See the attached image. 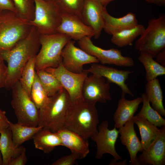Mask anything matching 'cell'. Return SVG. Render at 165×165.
Wrapping results in <instances>:
<instances>
[{"label": "cell", "mask_w": 165, "mask_h": 165, "mask_svg": "<svg viewBox=\"0 0 165 165\" xmlns=\"http://www.w3.org/2000/svg\"><path fill=\"white\" fill-rule=\"evenodd\" d=\"M40 34L32 26L29 34L11 49L0 52V55L7 63V73L5 87L11 89L20 78L28 61L36 55L40 46Z\"/></svg>", "instance_id": "1"}, {"label": "cell", "mask_w": 165, "mask_h": 165, "mask_svg": "<svg viewBox=\"0 0 165 165\" xmlns=\"http://www.w3.org/2000/svg\"><path fill=\"white\" fill-rule=\"evenodd\" d=\"M99 122L95 105L82 99L72 101L64 128L88 140L97 132Z\"/></svg>", "instance_id": "2"}, {"label": "cell", "mask_w": 165, "mask_h": 165, "mask_svg": "<svg viewBox=\"0 0 165 165\" xmlns=\"http://www.w3.org/2000/svg\"><path fill=\"white\" fill-rule=\"evenodd\" d=\"M71 103L68 94L64 88L50 97L47 104L39 109L38 126L54 132L64 128Z\"/></svg>", "instance_id": "3"}, {"label": "cell", "mask_w": 165, "mask_h": 165, "mask_svg": "<svg viewBox=\"0 0 165 165\" xmlns=\"http://www.w3.org/2000/svg\"><path fill=\"white\" fill-rule=\"evenodd\" d=\"M29 22L15 12L0 10V52L11 49L27 36L32 27Z\"/></svg>", "instance_id": "4"}, {"label": "cell", "mask_w": 165, "mask_h": 165, "mask_svg": "<svg viewBox=\"0 0 165 165\" xmlns=\"http://www.w3.org/2000/svg\"><path fill=\"white\" fill-rule=\"evenodd\" d=\"M70 40L71 38L68 36L59 33L40 35L41 47L36 56L35 71L50 67L56 68L62 64V50Z\"/></svg>", "instance_id": "5"}, {"label": "cell", "mask_w": 165, "mask_h": 165, "mask_svg": "<svg viewBox=\"0 0 165 165\" xmlns=\"http://www.w3.org/2000/svg\"><path fill=\"white\" fill-rule=\"evenodd\" d=\"M136 42L135 48L147 53L153 57L165 48V15L151 19L147 27Z\"/></svg>", "instance_id": "6"}, {"label": "cell", "mask_w": 165, "mask_h": 165, "mask_svg": "<svg viewBox=\"0 0 165 165\" xmlns=\"http://www.w3.org/2000/svg\"><path fill=\"white\" fill-rule=\"evenodd\" d=\"M35 10L33 19L29 21L40 35L57 33L61 21V12L54 0H33Z\"/></svg>", "instance_id": "7"}, {"label": "cell", "mask_w": 165, "mask_h": 165, "mask_svg": "<svg viewBox=\"0 0 165 165\" xmlns=\"http://www.w3.org/2000/svg\"><path fill=\"white\" fill-rule=\"evenodd\" d=\"M11 106L14 109L17 123L26 126H38L39 110L17 81L12 86Z\"/></svg>", "instance_id": "8"}, {"label": "cell", "mask_w": 165, "mask_h": 165, "mask_svg": "<svg viewBox=\"0 0 165 165\" xmlns=\"http://www.w3.org/2000/svg\"><path fill=\"white\" fill-rule=\"evenodd\" d=\"M91 38L89 37H85L78 41V44L80 48L96 57L101 64L127 67L134 65L133 59L123 56L120 50L113 48L103 49L94 45Z\"/></svg>", "instance_id": "9"}, {"label": "cell", "mask_w": 165, "mask_h": 165, "mask_svg": "<svg viewBox=\"0 0 165 165\" xmlns=\"http://www.w3.org/2000/svg\"><path fill=\"white\" fill-rule=\"evenodd\" d=\"M44 70L57 79L67 92L72 102L83 99L82 87L88 75L87 72L84 70L79 73L72 72L65 68L62 63L57 67L48 68Z\"/></svg>", "instance_id": "10"}, {"label": "cell", "mask_w": 165, "mask_h": 165, "mask_svg": "<svg viewBox=\"0 0 165 165\" xmlns=\"http://www.w3.org/2000/svg\"><path fill=\"white\" fill-rule=\"evenodd\" d=\"M108 125V121H103L97 128V133L90 138L96 145L95 158L101 159L104 155L107 153L111 155L116 161L121 160L122 157L117 152L115 148L119 131L115 127L109 129Z\"/></svg>", "instance_id": "11"}, {"label": "cell", "mask_w": 165, "mask_h": 165, "mask_svg": "<svg viewBox=\"0 0 165 165\" xmlns=\"http://www.w3.org/2000/svg\"><path fill=\"white\" fill-rule=\"evenodd\" d=\"M110 90V83L105 78L92 74L88 75L83 82V99L94 105L97 102L105 103L112 99Z\"/></svg>", "instance_id": "12"}, {"label": "cell", "mask_w": 165, "mask_h": 165, "mask_svg": "<svg viewBox=\"0 0 165 165\" xmlns=\"http://www.w3.org/2000/svg\"><path fill=\"white\" fill-rule=\"evenodd\" d=\"M75 42V41L70 40L62 50V64L65 68L72 72L79 73L83 71L85 64L99 63L96 57L76 47Z\"/></svg>", "instance_id": "13"}, {"label": "cell", "mask_w": 165, "mask_h": 165, "mask_svg": "<svg viewBox=\"0 0 165 165\" xmlns=\"http://www.w3.org/2000/svg\"><path fill=\"white\" fill-rule=\"evenodd\" d=\"M61 21L57 29V33L62 34L74 41L86 37H94L93 29L85 24L79 16L71 14L61 12Z\"/></svg>", "instance_id": "14"}, {"label": "cell", "mask_w": 165, "mask_h": 165, "mask_svg": "<svg viewBox=\"0 0 165 165\" xmlns=\"http://www.w3.org/2000/svg\"><path fill=\"white\" fill-rule=\"evenodd\" d=\"M88 73H90L107 79L109 83H114L118 85L122 90L121 97H125L126 94L134 96L126 83L129 75L133 72L129 70H119L98 63H93L88 69L84 70Z\"/></svg>", "instance_id": "15"}, {"label": "cell", "mask_w": 165, "mask_h": 165, "mask_svg": "<svg viewBox=\"0 0 165 165\" xmlns=\"http://www.w3.org/2000/svg\"><path fill=\"white\" fill-rule=\"evenodd\" d=\"M105 7L98 0H84L81 19L93 29L95 38H99L103 29V12Z\"/></svg>", "instance_id": "16"}, {"label": "cell", "mask_w": 165, "mask_h": 165, "mask_svg": "<svg viewBox=\"0 0 165 165\" xmlns=\"http://www.w3.org/2000/svg\"><path fill=\"white\" fill-rule=\"evenodd\" d=\"M161 127L156 140L138 157L139 165L165 164V126Z\"/></svg>", "instance_id": "17"}, {"label": "cell", "mask_w": 165, "mask_h": 165, "mask_svg": "<svg viewBox=\"0 0 165 165\" xmlns=\"http://www.w3.org/2000/svg\"><path fill=\"white\" fill-rule=\"evenodd\" d=\"M133 118L119 128L122 144L126 146L130 158V164L139 165L137 154L143 149L134 128Z\"/></svg>", "instance_id": "18"}, {"label": "cell", "mask_w": 165, "mask_h": 165, "mask_svg": "<svg viewBox=\"0 0 165 165\" xmlns=\"http://www.w3.org/2000/svg\"><path fill=\"white\" fill-rule=\"evenodd\" d=\"M60 138L62 146L69 149L79 159L85 158L90 152L89 143L86 139L77 133L66 128L57 132Z\"/></svg>", "instance_id": "19"}, {"label": "cell", "mask_w": 165, "mask_h": 165, "mask_svg": "<svg viewBox=\"0 0 165 165\" xmlns=\"http://www.w3.org/2000/svg\"><path fill=\"white\" fill-rule=\"evenodd\" d=\"M104 20L103 30L107 34L112 35L126 29L132 28L138 24L135 14L129 12L120 17H115L108 12L105 7L103 12Z\"/></svg>", "instance_id": "20"}, {"label": "cell", "mask_w": 165, "mask_h": 165, "mask_svg": "<svg viewBox=\"0 0 165 165\" xmlns=\"http://www.w3.org/2000/svg\"><path fill=\"white\" fill-rule=\"evenodd\" d=\"M142 101L141 97L132 100L121 97L113 116L114 127L118 129L132 119Z\"/></svg>", "instance_id": "21"}, {"label": "cell", "mask_w": 165, "mask_h": 165, "mask_svg": "<svg viewBox=\"0 0 165 165\" xmlns=\"http://www.w3.org/2000/svg\"><path fill=\"white\" fill-rule=\"evenodd\" d=\"M35 148L45 153H50L57 147L61 146V141L57 132L42 128L32 137Z\"/></svg>", "instance_id": "22"}, {"label": "cell", "mask_w": 165, "mask_h": 165, "mask_svg": "<svg viewBox=\"0 0 165 165\" xmlns=\"http://www.w3.org/2000/svg\"><path fill=\"white\" fill-rule=\"evenodd\" d=\"M133 119L140 132L143 150H146L158 137L161 129L143 118L134 116Z\"/></svg>", "instance_id": "23"}, {"label": "cell", "mask_w": 165, "mask_h": 165, "mask_svg": "<svg viewBox=\"0 0 165 165\" xmlns=\"http://www.w3.org/2000/svg\"><path fill=\"white\" fill-rule=\"evenodd\" d=\"M0 151L2 158V165H9L11 160L18 156L23 148L16 147L13 143L12 134L9 127L0 133Z\"/></svg>", "instance_id": "24"}, {"label": "cell", "mask_w": 165, "mask_h": 165, "mask_svg": "<svg viewBox=\"0 0 165 165\" xmlns=\"http://www.w3.org/2000/svg\"><path fill=\"white\" fill-rule=\"evenodd\" d=\"M145 94L152 108L161 116H165L163 104V92L157 78L147 81L145 86Z\"/></svg>", "instance_id": "25"}, {"label": "cell", "mask_w": 165, "mask_h": 165, "mask_svg": "<svg viewBox=\"0 0 165 165\" xmlns=\"http://www.w3.org/2000/svg\"><path fill=\"white\" fill-rule=\"evenodd\" d=\"M8 123L12 140L16 147L21 146L25 142L32 139L38 131L43 128L41 126L30 127L17 123H14L9 121Z\"/></svg>", "instance_id": "26"}, {"label": "cell", "mask_w": 165, "mask_h": 165, "mask_svg": "<svg viewBox=\"0 0 165 165\" xmlns=\"http://www.w3.org/2000/svg\"><path fill=\"white\" fill-rule=\"evenodd\" d=\"M139 52L138 59L145 69V77L147 81L165 74L164 66L154 60L153 57L149 53L143 51Z\"/></svg>", "instance_id": "27"}, {"label": "cell", "mask_w": 165, "mask_h": 165, "mask_svg": "<svg viewBox=\"0 0 165 165\" xmlns=\"http://www.w3.org/2000/svg\"><path fill=\"white\" fill-rule=\"evenodd\" d=\"M145 28L143 25L138 24L134 27L112 35L111 41L112 43L120 47L130 45L141 35Z\"/></svg>", "instance_id": "28"}, {"label": "cell", "mask_w": 165, "mask_h": 165, "mask_svg": "<svg viewBox=\"0 0 165 165\" xmlns=\"http://www.w3.org/2000/svg\"><path fill=\"white\" fill-rule=\"evenodd\" d=\"M142 107L136 116L143 118L156 126H165V119L150 105V102L145 93L142 94Z\"/></svg>", "instance_id": "29"}, {"label": "cell", "mask_w": 165, "mask_h": 165, "mask_svg": "<svg viewBox=\"0 0 165 165\" xmlns=\"http://www.w3.org/2000/svg\"><path fill=\"white\" fill-rule=\"evenodd\" d=\"M39 80L49 97L53 96L63 88L57 79L44 69L36 71Z\"/></svg>", "instance_id": "30"}, {"label": "cell", "mask_w": 165, "mask_h": 165, "mask_svg": "<svg viewBox=\"0 0 165 165\" xmlns=\"http://www.w3.org/2000/svg\"><path fill=\"white\" fill-rule=\"evenodd\" d=\"M36 56L31 57L27 63L22 72L19 80L22 88L30 97L31 89L36 73Z\"/></svg>", "instance_id": "31"}, {"label": "cell", "mask_w": 165, "mask_h": 165, "mask_svg": "<svg viewBox=\"0 0 165 165\" xmlns=\"http://www.w3.org/2000/svg\"><path fill=\"white\" fill-rule=\"evenodd\" d=\"M31 98L39 110L44 107L50 99V97L42 86L36 73L31 89Z\"/></svg>", "instance_id": "32"}, {"label": "cell", "mask_w": 165, "mask_h": 165, "mask_svg": "<svg viewBox=\"0 0 165 165\" xmlns=\"http://www.w3.org/2000/svg\"><path fill=\"white\" fill-rule=\"evenodd\" d=\"M17 14L28 21L34 17L35 5L33 0H12Z\"/></svg>", "instance_id": "33"}, {"label": "cell", "mask_w": 165, "mask_h": 165, "mask_svg": "<svg viewBox=\"0 0 165 165\" xmlns=\"http://www.w3.org/2000/svg\"><path fill=\"white\" fill-rule=\"evenodd\" d=\"M61 12L76 15L81 19L84 0H54Z\"/></svg>", "instance_id": "34"}, {"label": "cell", "mask_w": 165, "mask_h": 165, "mask_svg": "<svg viewBox=\"0 0 165 165\" xmlns=\"http://www.w3.org/2000/svg\"><path fill=\"white\" fill-rule=\"evenodd\" d=\"M78 156L71 153L69 155L63 156L51 164L52 165H73L75 164Z\"/></svg>", "instance_id": "35"}, {"label": "cell", "mask_w": 165, "mask_h": 165, "mask_svg": "<svg viewBox=\"0 0 165 165\" xmlns=\"http://www.w3.org/2000/svg\"><path fill=\"white\" fill-rule=\"evenodd\" d=\"M27 161L26 155V149L23 147L20 154L17 156L12 158L9 165H24Z\"/></svg>", "instance_id": "36"}, {"label": "cell", "mask_w": 165, "mask_h": 165, "mask_svg": "<svg viewBox=\"0 0 165 165\" xmlns=\"http://www.w3.org/2000/svg\"><path fill=\"white\" fill-rule=\"evenodd\" d=\"M7 68L0 55V88L5 87L7 76Z\"/></svg>", "instance_id": "37"}, {"label": "cell", "mask_w": 165, "mask_h": 165, "mask_svg": "<svg viewBox=\"0 0 165 165\" xmlns=\"http://www.w3.org/2000/svg\"><path fill=\"white\" fill-rule=\"evenodd\" d=\"M0 10H7L17 13L12 0H0Z\"/></svg>", "instance_id": "38"}, {"label": "cell", "mask_w": 165, "mask_h": 165, "mask_svg": "<svg viewBox=\"0 0 165 165\" xmlns=\"http://www.w3.org/2000/svg\"><path fill=\"white\" fill-rule=\"evenodd\" d=\"M156 62L165 67V48L159 52L156 56Z\"/></svg>", "instance_id": "39"}, {"label": "cell", "mask_w": 165, "mask_h": 165, "mask_svg": "<svg viewBox=\"0 0 165 165\" xmlns=\"http://www.w3.org/2000/svg\"><path fill=\"white\" fill-rule=\"evenodd\" d=\"M148 3L155 4L159 6H164L165 4V0H145Z\"/></svg>", "instance_id": "40"}, {"label": "cell", "mask_w": 165, "mask_h": 165, "mask_svg": "<svg viewBox=\"0 0 165 165\" xmlns=\"http://www.w3.org/2000/svg\"><path fill=\"white\" fill-rule=\"evenodd\" d=\"M116 161L114 159L112 160L110 162L109 165H127L126 160H124L123 161Z\"/></svg>", "instance_id": "41"}, {"label": "cell", "mask_w": 165, "mask_h": 165, "mask_svg": "<svg viewBox=\"0 0 165 165\" xmlns=\"http://www.w3.org/2000/svg\"><path fill=\"white\" fill-rule=\"evenodd\" d=\"M8 123L0 120V133L3 130L9 127Z\"/></svg>", "instance_id": "42"}, {"label": "cell", "mask_w": 165, "mask_h": 165, "mask_svg": "<svg viewBox=\"0 0 165 165\" xmlns=\"http://www.w3.org/2000/svg\"><path fill=\"white\" fill-rule=\"evenodd\" d=\"M6 112L0 109V120L9 122V121L8 118L6 115Z\"/></svg>", "instance_id": "43"}, {"label": "cell", "mask_w": 165, "mask_h": 165, "mask_svg": "<svg viewBox=\"0 0 165 165\" xmlns=\"http://www.w3.org/2000/svg\"><path fill=\"white\" fill-rule=\"evenodd\" d=\"M103 6H106L109 3L114 0H98Z\"/></svg>", "instance_id": "44"}, {"label": "cell", "mask_w": 165, "mask_h": 165, "mask_svg": "<svg viewBox=\"0 0 165 165\" xmlns=\"http://www.w3.org/2000/svg\"><path fill=\"white\" fill-rule=\"evenodd\" d=\"M2 155L0 152V165H2Z\"/></svg>", "instance_id": "45"}, {"label": "cell", "mask_w": 165, "mask_h": 165, "mask_svg": "<svg viewBox=\"0 0 165 165\" xmlns=\"http://www.w3.org/2000/svg\"><path fill=\"white\" fill-rule=\"evenodd\" d=\"M45 0V1H48V0Z\"/></svg>", "instance_id": "46"}]
</instances>
